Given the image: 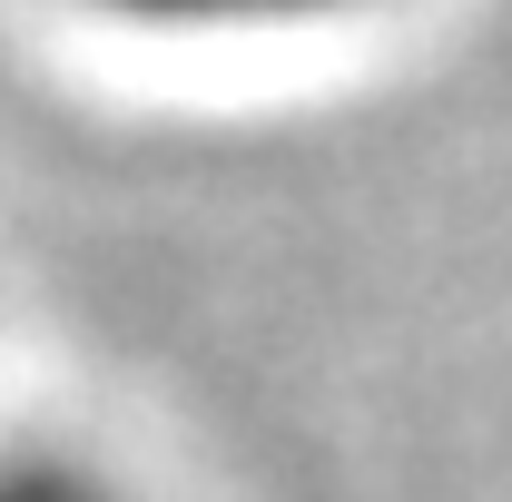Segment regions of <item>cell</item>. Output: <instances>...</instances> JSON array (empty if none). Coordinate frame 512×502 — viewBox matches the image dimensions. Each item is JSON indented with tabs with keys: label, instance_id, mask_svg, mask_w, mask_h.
<instances>
[{
	"label": "cell",
	"instance_id": "7a4b0ae2",
	"mask_svg": "<svg viewBox=\"0 0 512 502\" xmlns=\"http://www.w3.org/2000/svg\"><path fill=\"white\" fill-rule=\"evenodd\" d=\"M0 502H119L99 463H79L60 443H10L0 453Z\"/></svg>",
	"mask_w": 512,
	"mask_h": 502
},
{
	"label": "cell",
	"instance_id": "6da1fadb",
	"mask_svg": "<svg viewBox=\"0 0 512 502\" xmlns=\"http://www.w3.org/2000/svg\"><path fill=\"white\" fill-rule=\"evenodd\" d=\"M119 30H158V40H256V30H325L355 20L375 0H79Z\"/></svg>",
	"mask_w": 512,
	"mask_h": 502
}]
</instances>
